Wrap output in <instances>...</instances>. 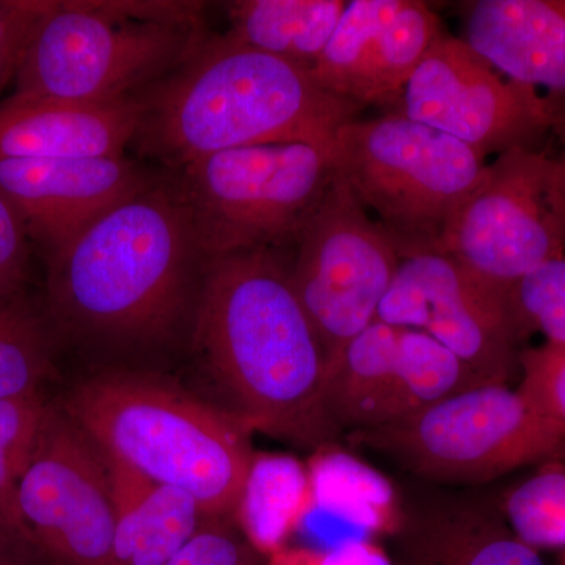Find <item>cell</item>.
I'll return each mask as SVG.
<instances>
[{"mask_svg": "<svg viewBox=\"0 0 565 565\" xmlns=\"http://www.w3.org/2000/svg\"><path fill=\"white\" fill-rule=\"evenodd\" d=\"M193 344L252 433L313 451L343 437L327 412L322 345L280 253L207 259Z\"/></svg>", "mask_w": 565, "mask_h": 565, "instance_id": "6da1fadb", "label": "cell"}, {"mask_svg": "<svg viewBox=\"0 0 565 565\" xmlns=\"http://www.w3.org/2000/svg\"><path fill=\"white\" fill-rule=\"evenodd\" d=\"M206 263L177 185L159 178L47 255V318L88 343H158L195 311Z\"/></svg>", "mask_w": 565, "mask_h": 565, "instance_id": "7a4b0ae2", "label": "cell"}, {"mask_svg": "<svg viewBox=\"0 0 565 565\" xmlns=\"http://www.w3.org/2000/svg\"><path fill=\"white\" fill-rule=\"evenodd\" d=\"M141 151L177 172L215 154L267 143H333L363 107L323 90L311 71L206 36L166 79L139 96Z\"/></svg>", "mask_w": 565, "mask_h": 565, "instance_id": "3957f363", "label": "cell"}, {"mask_svg": "<svg viewBox=\"0 0 565 565\" xmlns=\"http://www.w3.org/2000/svg\"><path fill=\"white\" fill-rule=\"evenodd\" d=\"M58 405L104 456L191 493L210 519L234 520L255 451L232 412L129 371L93 375Z\"/></svg>", "mask_w": 565, "mask_h": 565, "instance_id": "277c9868", "label": "cell"}, {"mask_svg": "<svg viewBox=\"0 0 565 565\" xmlns=\"http://www.w3.org/2000/svg\"><path fill=\"white\" fill-rule=\"evenodd\" d=\"M199 2H55L28 44L14 96L125 102L150 90L206 35Z\"/></svg>", "mask_w": 565, "mask_h": 565, "instance_id": "5b68a950", "label": "cell"}, {"mask_svg": "<svg viewBox=\"0 0 565 565\" xmlns=\"http://www.w3.org/2000/svg\"><path fill=\"white\" fill-rule=\"evenodd\" d=\"M333 156L338 177L377 215L401 259L441 253L487 169L481 152L399 114L345 122Z\"/></svg>", "mask_w": 565, "mask_h": 565, "instance_id": "8992f818", "label": "cell"}, {"mask_svg": "<svg viewBox=\"0 0 565 565\" xmlns=\"http://www.w3.org/2000/svg\"><path fill=\"white\" fill-rule=\"evenodd\" d=\"M207 259L296 247L333 181V143H267L204 156L172 172Z\"/></svg>", "mask_w": 565, "mask_h": 565, "instance_id": "52a82bcc", "label": "cell"}, {"mask_svg": "<svg viewBox=\"0 0 565 565\" xmlns=\"http://www.w3.org/2000/svg\"><path fill=\"white\" fill-rule=\"evenodd\" d=\"M344 437L446 486H481L520 468L565 462V427L503 384L475 386L411 418Z\"/></svg>", "mask_w": 565, "mask_h": 565, "instance_id": "ba28073f", "label": "cell"}, {"mask_svg": "<svg viewBox=\"0 0 565 565\" xmlns=\"http://www.w3.org/2000/svg\"><path fill=\"white\" fill-rule=\"evenodd\" d=\"M441 255L509 291L542 264L565 256V163L550 150L505 151L449 226Z\"/></svg>", "mask_w": 565, "mask_h": 565, "instance_id": "9c48e42d", "label": "cell"}, {"mask_svg": "<svg viewBox=\"0 0 565 565\" xmlns=\"http://www.w3.org/2000/svg\"><path fill=\"white\" fill-rule=\"evenodd\" d=\"M294 248L289 277L329 367L375 322L403 259L337 173Z\"/></svg>", "mask_w": 565, "mask_h": 565, "instance_id": "30bf717a", "label": "cell"}, {"mask_svg": "<svg viewBox=\"0 0 565 565\" xmlns=\"http://www.w3.org/2000/svg\"><path fill=\"white\" fill-rule=\"evenodd\" d=\"M18 512L44 565H117L106 459L54 401L18 486Z\"/></svg>", "mask_w": 565, "mask_h": 565, "instance_id": "8fae6325", "label": "cell"}, {"mask_svg": "<svg viewBox=\"0 0 565 565\" xmlns=\"http://www.w3.org/2000/svg\"><path fill=\"white\" fill-rule=\"evenodd\" d=\"M392 114L446 134L484 158L541 150L561 129L553 104L505 79L462 39L444 33L424 55Z\"/></svg>", "mask_w": 565, "mask_h": 565, "instance_id": "7c38bea8", "label": "cell"}, {"mask_svg": "<svg viewBox=\"0 0 565 565\" xmlns=\"http://www.w3.org/2000/svg\"><path fill=\"white\" fill-rule=\"evenodd\" d=\"M390 326L422 330L484 384L508 385L526 343L509 291L441 253L403 259L377 311Z\"/></svg>", "mask_w": 565, "mask_h": 565, "instance_id": "4fadbf2b", "label": "cell"}, {"mask_svg": "<svg viewBox=\"0 0 565 565\" xmlns=\"http://www.w3.org/2000/svg\"><path fill=\"white\" fill-rule=\"evenodd\" d=\"M444 25L418 0H353L311 71L323 90L392 114Z\"/></svg>", "mask_w": 565, "mask_h": 565, "instance_id": "5bb4252c", "label": "cell"}, {"mask_svg": "<svg viewBox=\"0 0 565 565\" xmlns=\"http://www.w3.org/2000/svg\"><path fill=\"white\" fill-rule=\"evenodd\" d=\"M159 178L121 158L0 161V191L47 255Z\"/></svg>", "mask_w": 565, "mask_h": 565, "instance_id": "9a60e30c", "label": "cell"}, {"mask_svg": "<svg viewBox=\"0 0 565 565\" xmlns=\"http://www.w3.org/2000/svg\"><path fill=\"white\" fill-rule=\"evenodd\" d=\"M394 565H545L505 522L500 504L473 493H429L404 500L390 537Z\"/></svg>", "mask_w": 565, "mask_h": 565, "instance_id": "2e32d148", "label": "cell"}, {"mask_svg": "<svg viewBox=\"0 0 565 565\" xmlns=\"http://www.w3.org/2000/svg\"><path fill=\"white\" fill-rule=\"evenodd\" d=\"M463 41L505 79L555 107L565 132V0H475L463 6Z\"/></svg>", "mask_w": 565, "mask_h": 565, "instance_id": "e0dca14e", "label": "cell"}, {"mask_svg": "<svg viewBox=\"0 0 565 565\" xmlns=\"http://www.w3.org/2000/svg\"><path fill=\"white\" fill-rule=\"evenodd\" d=\"M139 96L70 103L11 96L0 103V161L121 158L139 136Z\"/></svg>", "mask_w": 565, "mask_h": 565, "instance_id": "ac0fdd59", "label": "cell"}, {"mask_svg": "<svg viewBox=\"0 0 565 565\" xmlns=\"http://www.w3.org/2000/svg\"><path fill=\"white\" fill-rule=\"evenodd\" d=\"M106 459L115 505V564L166 565L210 516L191 493Z\"/></svg>", "mask_w": 565, "mask_h": 565, "instance_id": "d6986e66", "label": "cell"}, {"mask_svg": "<svg viewBox=\"0 0 565 565\" xmlns=\"http://www.w3.org/2000/svg\"><path fill=\"white\" fill-rule=\"evenodd\" d=\"M344 0H239L228 3L226 39L313 71L340 24Z\"/></svg>", "mask_w": 565, "mask_h": 565, "instance_id": "ffe728a7", "label": "cell"}, {"mask_svg": "<svg viewBox=\"0 0 565 565\" xmlns=\"http://www.w3.org/2000/svg\"><path fill=\"white\" fill-rule=\"evenodd\" d=\"M315 511L308 465L282 452H255L234 523L263 557L289 544Z\"/></svg>", "mask_w": 565, "mask_h": 565, "instance_id": "44dd1931", "label": "cell"}, {"mask_svg": "<svg viewBox=\"0 0 565 565\" xmlns=\"http://www.w3.org/2000/svg\"><path fill=\"white\" fill-rule=\"evenodd\" d=\"M315 511L337 516L373 537H392L404 516L393 482L338 444L316 449L310 462Z\"/></svg>", "mask_w": 565, "mask_h": 565, "instance_id": "7402d4cb", "label": "cell"}, {"mask_svg": "<svg viewBox=\"0 0 565 565\" xmlns=\"http://www.w3.org/2000/svg\"><path fill=\"white\" fill-rule=\"evenodd\" d=\"M479 385L489 384L430 334L401 327L393 374L370 427L411 418Z\"/></svg>", "mask_w": 565, "mask_h": 565, "instance_id": "603a6c76", "label": "cell"}, {"mask_svg": "<svg viewBox=\"0 0 565 565\" xmlns=\"http://www.w3.org/2000/svg\"><path fill=\"white\" fill-rule=\"evenodd\" d=\"M401 327L375 321L327 367L326 405L343 435L373 422L396 362Z\"/></svg>", "mask_w": 565, "mask_h": 565, "instance_id": "cb8c5ba5", "label": "cell"}, {"mask_svg": "<svg viewBox=\"0 0 565 565\" xmlns=\"http://www.w3.org/2000/svg\"><path fill=\"white\" fill-rule=\"evenodd\" d=\"M54 327L21 294L0 307V401L43 393L52 373Z\"/></svg>", "mask_w": 565, "mask_h": 565, "instance_id": "d4e9b609", "label": "cell"}, {"mask_svg": "<svg viewBox=\"0 0 565 565\" xmlns=\"http://www.w3.org/2000/svg\"><path fill=\"white\" fill-rule=\"evenodd\" d=\"M516 537L534 550L565 546V462H550L504 493L500 503Z\"/></svg>", "mask_w": 565, "mask_h": 565, "instance_id": "484cf974", "label": "cell"}, {"mask_svg": "<svg viewBox=\"0 0 565 565\" xmlns=\"http://www.w3.org/2000/svg\"><path fill=\"white\" fill-rule=\"evenodd\" d=\"M51 403L44 393L0 401V516L25 542L18 512V486L39 444Z\"/></svg>", "mask_w": 565, "mask_h": 565, "instance_id": "4316f807", "label": "cell"}, {"mask_svg": "<svg viewBox=\"0 0 565 565\" xmlns=\"http://www.w3.org/2000/svg\"><path fill=\"white\" fill-rule=\"evenodd\" d=\"M509 299L526 338L565 344V256L542 264L509 289Z\"/></svg>", "mask_w": 565, "mask_h": 565, "instance_id": "83f0119b", "label": "cell"}, {"mask_svg": "<svg viewBox=\"0 0 565 565\" xmlns=\"http://www.w3.org/2000/svg\"><path fill=\"white\" fill-rule=\"evenodd\" d=\"M520 375L516 393L539 415L565 427V344L523 349Z\"/></svg>", "mask_w": 565, "mask_h": 565, "instance_id": "f1b7e54d", "label": "cell"}, {"mask_svg": "<svg viewBox=\"0 0 565 565\" xmlns=\"http://www.w3.org/2000/svg\"><path fill=\"white\" fill-rule=\"evenodd\" d=\"M166 565H264L234 520L210 519Z\"/></svg>", "mask_w": 565, "mask_h": 565, "instance_id": "f546056e", "label": "cell"}, {"mask_svg": "<svg viewBox=\"0 0 565 565\" xmlns=\"http://www.w3.org/2000/svg\"><path fill=\"white\" fill-rule=\"evenodd\" d=\"M57 0H0V93L17 77L22 55Z\"/></svg>", "mask_w": 565, "mask_h": 565, "instance_id": "4dcf8cb0", "label": "cell"}, {"mask_svg": "<svg viewBox=\"0 0 565 565\" xmlns=\"http://www.w3.org/2000/svg\"><path fill=\"white\" fill-rule=\"evenodd\" d=\"M29 237L31 234L20 212L0 191V307L24 294Z\"/></svg>", "mask_w": 565, "mask_h": 565, "instance_id": "1f68e13d", "label": "cell"}, {"mask_svg": "<svg viewBox=\"0 0 565 565\" xmlns=\"http://www.w3.org/2000/svg\"><path fill=\"white\" fill-rule=\"evenodd\" d=\"M264 565H394L388 550L373 539H351L332 548L285 545L264 557Z\"/></svg>", "mask_w": 565, "mask_h": 565, "instance_id": "d6a6232c", "label": "cell"}, {"mask_svg": "<svg viewBox=\"0 0 565 565\" xmlns=\"http://www.w3.org/2000/svg\"><path fill=\"white\" fill-rule=\"evenodd\" d=\"M0 550L21 553V555L31 556L33 559L40 561L39 556H36L35 552L31 548V545H29L28 542H25L24 539L13 530V527H11L2 516H0Z\"/></svg>", "mask_w": 565, "mask_h": 565, "instance_id": "836d02e7", "label": "cell"}, {"mask_svg": "<svg viewBox=\"0 0 565 565\" xmlns=\"http://www.w3.org/2000/svg\"><path fill=\"white\" fill-rule=\"evenodd\" d=\"M0 565H43L40 561L31 556L21 555V553L7 552L0 550Z\"/></svg>", "mask_w": 565, "mask_h": 565, "instance_id": "e575fe53", "label": "cell"}, {"mask_svg": "<svg viewBox=\"0 0 565 565\" xmlns=\"http://www.w3.org/2000/svg\"><path fill=\"white\" fill-rule=\"evenodd\" d=\"M557 140L561 141V151H559V156L561 158H563V161L565 163V132L561 134L559 137H557Z\"/></svg>", "mask_w": 565, "mask_h": 565, "instance_id": "d590c367", "label": "cell"}, {"mask_svg": "<svg viewBox=\"0 0 565 565\" xmlns=\"http://www.w3.org/2000/svg\"><path fill=\"white\" fill-rule=\"evenodd\" d=\"M561 565H565V556H564V561H563V564H561Z\"/></svg>", "mask_w": 565, "mask_h": 565, "instance_id": "8d00e7d4", "label": "cell"}]
</instances>
